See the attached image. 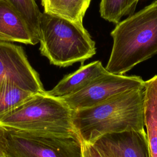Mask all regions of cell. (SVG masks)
I'll use <instances>...</instances> for the list:
<instances>
[{"label": "cell", "mask_w": 157, "mask_h": 157, "mask_svg": "<svg viewBox=\"0 0 157 157\" xmlns=\"http://www.w3.org/2000/svg\"><path fill=\"white\" fill-rule=\"evenodd\" d=\"M0 150L7 153V138H6V129H4L1 126H0Z\"/></svg>", "instance_id": "obj_17"}, {"label": "cell", "mask_w": 157, "mask_h": 157, "mask_svg": "<svg viewBox=\"0 0 157 157\" xmlns=\"http://www.w3.org/2000/svg\"><path fill=\"white\" fill-rule=\"evenodd\" d=\"M139 0H101L99 6L101 17L115 23L121 21L124 16L134 13Z\"/></svg>", "instance_id": "obj_13"}, {"label": "cell", "mask_w": 157, "mask_h": 157, "mask_svg": "<svg viewBox=\"0 0 157 157\" xmlns=\"http://www.w3.org/2000/svg\"><path fill=\"white\" fill-rule=\"evenodd\" d=\"M34 94L35 93L17 86L0 91V119L18 107Z\"/></svg>", "instance_id": "obj_14"}, {"label": "cell", "mask_w": 157, "mask_h": 157, "mask_svg": "<svg viewBox=\"0 0 157 157\" xmlns=\"http://www.w3.org/2000/svg\"><path fill=\"white\" fill-rule=\"evenodd\" d=\"M26 20L38 36L39 19L42 12L35 0H6ZM39 38V37H38Z\"/></svg>", "instance_id": "obj_15"}, {"label": "cell", "mask_w": 157, "mask_h": 157, "mask_svg": "<svg viewBox=\"0 0 157 157\" xmlns=\"http://www.w3.org/2000/svg\"><path fill=\"white\" fill-rule=\"evenodd\" d=\"M0 41L32 45L39 42L37 34L6 0H0Z\"/></svg>", "instance_id": "obj_9"}, {"label": "cell", "mask_w": 157, "mask_h": 157, "mask_svg": "<svg viewBox=\"0 0 157 157\" xmlns=\"http://www.w3.org/2000/svg\"><path fill=\"white\" fill-rule=\"evenodd\" d=\"M0 157H10L7 153L0 150Z\"/></svg>", "instance_id": "obj_18"}, {"label": "cell", "mask_w": 157, "mask_h": 157, "mask_svg": "<svg viewBox=\"0 0 157 157\" xmlns=\"http://www.w3.org/2000/svg\"><path fill=\"white\" fill-rule=\"evenodd\" d=\"M140 76L115 74L108 71L78 91L61 98L71 110L90 107L124 91L144 86Z\"/></svg>", "instance_id": "obj_6"}, {"label": "cell", "mask_w": 157, "mask_h": 157, "mask_svg": "<svg viewBox=\"0 0 157 157\" xmlns=\"http://www.w3.org/2000/svg\"><path fill=\"white\" fill-rule=\"evenodd\" d=\"M110 36L109 72L124 74L157 54V1L116 24Z\"/></svg>", "instance_id": "obj_2"}, {"label": "cell", "mask_w": 157, "mask_h": 157, "mask_svg": "<svg viewBox=\"0 0 157 157\" xmlns=\"http://www.w3.org/2000/svg\"><path fill=\"white\" fill-rule=\"evenodd\" d=\"M93 145L105 157H150L145 129L107 134Z\"/></svg>", "instance_id": "obj_8"}, {"label": "cell", "mask_w": 157, "mask_h": 157, "mask_svg": "<svg viewBox=\"0 0 157 157\" xmlns=\"http://www.w3.org/2000/svg\"><path fill=\"white\" fill-rule=\"evenodd\" d=\"M144 86L90 107L71 110L73 127L82 143L93 144L107 134L144 129Z\"/></svg>", "instance_id": "obj_1"}, {"label": "cell", "mask_w": 157, "mask_h": 157, "mask_svg": "<svg viewBox=\"0 0 157 157\" xmlns=\"http://www.w3.org/2000/svg\"><path fill=\"white\" fill-rule=\"evenodd\" d=\"M101 61L98 60L83 64L75 72L65 75L52 89L45 93L56 98H63L82 90L92 80L107 72Z\"/></svg>", "instance_id": "obj_10"}, {"label": "cell", "mask_w": 157, "mask_h": 157, "mask_svg": "<svg viewBox=\"0 0 157 157\" xmlns=\"http://www.w3.org/2000/svg\"><path fill=\"white\" fill-rule=\"evenodd\" d=\"M10 157H82L78 136H39L6 129Z\"/></svg>", "instance_id": "obj_5"}, {"label": "cell", "mask_w": 157, "mask_h": 157, "mask_svg": "<svg viewBox=\"0 0 157 157\" xmlns=\"http://www.w3.org/2000/svg\"><path fill=\"white\" fill-rule=\"evenodd\" d=\"M91 0H41L44 12L57 15L79 25Z\"/></svg>", "instance_id": "obj_12"}, {"label": "cell", "mask_w": 157, "mask_h": 157, "mask_svg": "<svg viewBox=\"0 0 157 157\" xmlns=\"http://www.w3.org/2000/svg\"><path fill=\"white\" fill-rule=\"evenodd\" d=\"M144 123L150 157H157V75L144 82Z\"/></svg>", "instance_id": "obj_11"}, {"label": "cell", "mask_w": 157, "mask_h": 157, "mask_svg": "<svg viewBox=\"0 0 157 157\" xmlns=\"http://www.w3.org/2000/svg\"><path fill=\"white\" fill-rule=\"evenodd\" d=\"M82 157H105L93 145L82 143Z\"/></svg>", "instance_id": "obj_16"}, {"label": "cell", "mask_w": 157, "mask_h": 157, "mask_svg": "<svg viewBox=\"0 0 157 157\" xmlns=\"http://www.w3.org/2000/svg\"><path fill=\"white\" fill-rule=\"evenodd\" d=\"M13 86L33 93L45 91L23 48L12 42L0 41V91Z\"/></svg>", "instance_id": "obj_7"}, {"label": "cell", "mask_w": 157, "mask_h": 157, "mask_svg": "<svg viewBox=\"0 0 157 157\" xmlns=\"http://www.w3.org/2000/svg\"><path fill=\"white\" fill-rule=\"evenodd\" d=\"M40 52L53 65L83 64L96 53L95 42L83 25L43 12L38 29Z\"/></svg>", "instance_id": "obj_4"}, {"label": "cell", "mask_w": 157, "mask_h": 157, "mask_svg": "<svg viewBox=\"0 0 157 157\" xmlns=\"http://www.w3.org/2000/svg\"><path fill=\"white\" fill-rule=\"evenodd\" d=\"M0 126L7 130L39 136H78L71 109L61 99L47 94L45 90L34 94L2 117Z\"/></svg>", "instance_id": "obj_3"}]
</instances>
